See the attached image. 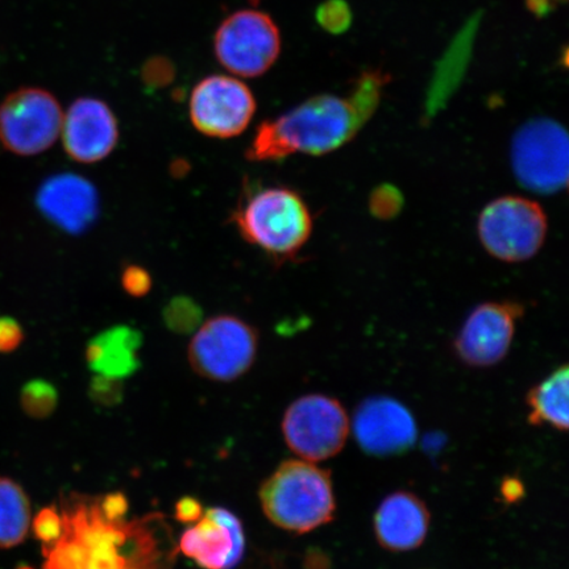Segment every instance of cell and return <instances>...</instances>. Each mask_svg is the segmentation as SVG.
I'll list each match as a JSON object with an SVG mask.
<instances>
[{"label": "cell", "mask_w": 569, "mask_h": 569, "mask_svg": "<svg viewBox=\"0 0 569 569\" xmlns=\"http://www.w3.org/2000/svg\"><path fill=\"white\" fill-rule=\"evenodd\" d=\"M523 315L516 302H487L466 319L455 339V352L469 367L487 368L507 358L513 343L517 320Z\"/></svg>", "instance_id": "12"}, {"label": "cell", "mask_w": 569, "mask_h": 569, "mask_svg": "<svg viewBox=\"0 0 569 569\" xmlns=\"http://www.w3.org/2000/svg\"><path fill=\"white\" fill-rule=\"evenodd\" d=\"M63 113L52 92L20 88L0 104V142L18 156L48 151L61 134Z\"/></svg>", "instance_id": "10"}, {"label": "cell", "mask_w": 569, "mask_h": 569, "mask_svg": "<svg viewBox=\"0 0 569 569\" xmlns=\"http://www.w3.org/2000/svg\"><path fill=\"white\" fill-rule=\"evenodd\" d=\"M122 287L128 296L144 297L151 291L152 277L144 268L130 266L122 274Z\"/></svg>", "instance_id": "25"}, {"label": "cell", "mask_w": 569, "mask_h": 569, "mask_svg": "<svg viewBox=\"0 0 569 569\" xmlns=\"http://www.w3.org/2000/svg\"><path fill=\"white\" fill-rule=\"evenodd\" d=\"M258 350L254 327L238 317L219 316L197 331L189 346V361L204 379L229 382L249 371Z\"/></svg>", "instance_id": "8"}, {"label": "cell", "mask_w": 569, "mask_h": 569, "mask_svg": "<svg viewBox=\"0 0 569 569\" xmlns=\"http://www.w3.org/2000/svg\"><path fill=\"white\" fill-rule=\"evenodd\" d=\"M244 549L243 526L222 508L206 510L180 540V550L203 569H232L240 563Z\"/></svg>", "instance_id": "15"}, {"label": "cell", "mask_w": 569, "mask_h": 569, "mask_svg": "<svg viewBox=\"0 0 569 569\" xmlns=\"http://www.w3.org/2000/svg\"><path fill=\"white\" fill-rule=\"evenodd\" d=\"M232 222L247 243L279 260L293 258L312 232L309 206L297 191L281 187L247 196L233 211Z\"/></svg>", "instance_id": "4"}, {"label": "cell", "mask_w": 569, "mask_h": 569, "mask_svg": "<svg viewBox=\"0 0 569 569\" xmlns=\"http://www.w3.org/2000/svg\"><path fill=\"white\" fill-rule=\"evenodd\" d=\"M202 505L193 497H183L176 503L174 517L182 523L197 522L202 515Z\"/></svg>", "instance_id": "30"}, {"label": "cell", "mask_w": 569, "mask_h": 569, "mask_svg": "<svg viewBox=\"0 0 569 569\" xmlns=\"http://www.w3.org/2000/svg\"><path fill=\"white\" fill-rule=\"evenodd\" d=\"M383 87L382 74L368 73L348 97H312L280 118L266 120L256 130L247 159L273 162L297 153L323 156L337 151L373 116Z\"/></svg>", "instance_id": "1"}, {"label": "cell", "mask_w": 569, "mask_h": 569, "mask_svg": "<svg viewBox=\"0 0 569 569\" xmlns=\"http://www.w3.org/2000/svg\"><path fill=\"white\" fill-rule=\"evenodd\" d=\"M262 510L279 528L305 533L330 523L337 502L331 475L308 460H288L260 489Z\"/></svg>", "instance_id": "3"}, {"label": "cell", "mask_w": 569, "mask_h": 569, "mask_svg": "<svg viewBox=\"0 0 569 569\" xmlns=\"http://www.w3.org/2000/svg\"><path fill=\"white\" fill-rule=\"evenodd\" d=\"M61 517L62 537L44 553L42 569H166L173 560L160 537V516L131 523L110 521L99 500L83 498Z\"/></svg>", "instance_id": "2"}, {"label": "cell", "mask_w": 569, "mask_h": 569, "mask_svg": "<svg viewBox=\"0 0 569 569\" xmlns=\"http://www.w3.org/2000/svg\"><path fill=\"white\" fill-rule=\"evenodd\" d=\"M102 513L110 521L123 519L128 511L127 497L123 493L107 495L103 500H99Z\"/></svg>", "instance_id": "29"}, {"label": "cell", "mask_w": 569, "mask_h": 569, "mask_svg": "<svg viewBox=\"0 0 569 569\" xmlns=\"http://www.w3.org/2000/svg\"><path fill=\"white\" fill-rule=\"evenodd\" d=\"M517 181L533 193L550 196L567 189L569 140L563 126L537 118L516 132L510 147Z\"/></svg>", "instance_id": "5"}, {"label": "cell", "mask_w": 569, "mask_h": 569, "mask_svg": "<svg viewBox=\"0 0 569 569\" xmlns=\"http://www.w3.org/2000/svg\"><path fill=\"white\" fill-rule=\"evenodd\" d=\"M63 148L71 160L102 161L116 149L119 127L110 106L97 98H78L62 120Z\"/></svg>", "instance_id": "14"}, {"label": "cell", "mask_w": 569, "mask_h": 569, "mask_svg": "<svg viewBox=\"0 0 569 569\" xmlns=\"http://www.w3.org/2000/svg\"><path fill=\"white\" fill-rule=\"evenodd\" d=\"M251 2H253V3H258V2H259V0H251Z\"/></svg>", "instance_id": "33"}, {"label": "cell", "mask_w": 569, "mask_h": 569, "mask_svg": "<svg viewBox=\"0 0 569 569\" xmlns=\"http://www.w3.org/2000/svg\"><path fill=\"white\" fill-rule=\"evenodd\" d=\"M32 531L42 545V553L51 550L59 542L63 532L62 517L56 508L49 507L39 511L33 518Z\"/></svg>", "instance_id": "23"}, {"label": "cell", "mask_w": 569, "mask_h": 569, "mask_svg": "<svg viewBox=\"0 0 569 569\" xmlns=\"http://www.w3.org/2000/svg\"><path fill=\"white\" fill-rule=\"evenodd\" d=\"M36 204L42 217L63 232L88 231L99 216L98 191L87 178L62 173L42 182Z\"/></svg>", "instance_id": "16"}, {"label": "cell", "mask_w": 569, "mask_h": 569, "mask_svg": "<svg viewBox=\"0 0 569 569\" xmlns=\"http://www.w3.org/2000/svg\"><path fill=\"white\" fill-rule=\"evenodd\" d=\"M24 332L16 319L0 317V353H10L23 343Z\"/></svg>", "instance_id": "27"}, {"label": "cell", "mask_w": 569, "mask_h": 569, "mask_svg": "<svg viewBox=\"0 0 569 569\" xmlns=\"http://www.w3.org/2000/svg\"><path fill=\"white\" fill-rule=\"evenodd\" d=\"M57 402L59 395L52 383L46 380H32L21 389V409L32 418H48L56 410Z\"/></svg>", "instance_id": "21"}, {"label": "cell", "mask_w": 569, "mask_h": 569, "mask_svg": "<svg viewBox=\"0 0 569 569\" xmlns=\"http://www.w3.org/2000/svg\"><path fill=\"white\" fill-rule=\"evenodd\" d=\"M401 196L396 190L381 189L372 197V210L379 217H391L400 209Z\"/></svg>", "instance_id": "28"}, {"label": "cell", "mask_w": 569, "mask_h": 569, "mask_svg": "<svg viewBox=\"0 0 569 569\" xmlns=\"http://www.w3.org/2000/svg\"><path fill=\"white\" fill-rule=\"evenodd\" d=\"M141 341L138 330L128 326L112 327L88 345V365L98 375L123 380L138 371Z\"/></svg>", "instance_id": "18"}, {"label": "cell", "mask_w": 569, "mask_h": 569, "mask_svg": "<svg viewBox=\"0 0 569 569\" xmlns=\"http://www.w3.org/2000/svg\"><path fill=\"white\" fill-rule=\"evenodd\" d=\"M90 390L94 400L103 405L117 403L120 397H122V383H120V380L101 375L91 382Z\"/></svg>", "instance_id": "26"}, {"label": "cell", "mask_w": 569, "mask_h": 569, "mask_svg": "<svg viewBox=\"0 0 569 569\" xmlns=\"http://www.w3.org/2000/svg\"><path fill=\"white\" fill-rule=\"evenodd\" d=\"M501 493L508 502H516L525 493L522 482L517 479H507L501 487Z\"/></svg>", "instance_id": "31"}, {"label": "cell", "mask_w": 569, "mask_h": 569, "mask_svg": "<svg viewBox=\"0 0 569 569\" xmlns=\"http://www.w3.org/2000/svg\"><path fill=\"white\" fill-rule=\"evenodd\" d=\"M549 223L546 212L531 199L505 196L480 213L478 232L489 254L505 262H523L543 247Z\"/></svg>", "instance_id": "6"}, {"label": "cell", "mask_w": 569, "mask_h": 569, "mask_svg": "<svg viewBox=\"0 0 569 569\" xmlns=\"http://www.w3.org/2000/svg\"><path fill=\"white\" fill-rule=\"evenodd\" d=\"M284 442L302 460L325 461L343 450L350 419L341 403L329 396L298 398L284 412Z\"/></svg>", "instance_id": "9"}, {"label": "cell", "mask_w": 569, "mask_h": 569, "mask_svg": "<svg viewBox=\"0 0 569 569\" xmlns=\"http://www.w3.org/2000/svg\"><path fill=\"white\" fill-rule=\"evenodd\" d=\"M533 2L537 3V9H539V6L540 4H545L546 7L549 6V3L551 2V0H533Z\"/></svg>", "instance_id": "32"}, {"label": "cell", "mask_w": 569, "mask_h": 569, "mask_svg": "<svg viewBox=\"0 0 569 569\" xmlns=\"http://www.w3.org/2000/svg\"><path fill=\"white\" fill-rule=\"evenodd\" d=\"M168 329L178 333L194 331L202 322V309L188 297L173 298L163 310Z\"/></svg>", "instance_id": "22"}, {"label": "cell", "mask_w": 569, "mask_h": 569, "mask_svg": "<svg viewBox=\"0 0 569 569\" xmlns=\"http://www.w3.org/2000/svg\"><path fill=\"white\" fill-rule=\"evenodd\" d=\"M32 522L31 503L18 482L0 478V550L23 543Z\"/></svg>", "instance_id": "20"}, {"label": "cell", "mask_w": 569, "mask_h": 569, "mask_svg": "<svg viewBox=\"0 0 569 569\" xmlns=\"http://www.w3.org/2000/svg\"><path fill=\"white\" fill-rule=\"evenodd\" d=\"M191 123L204 137L231 139L247 130L256 112L251 89L238 78L216 74L203 78L191 91Z\"/></svg>", "instance_id": "11"}, {"label": "cell", "mask_w": 569, "mask_h": 569, "mask_svg": "<svg viewBox=\"0 0 569 569\" xmlns=\"http://www.w3.org/2000/svg\"><path fill=\"white\" fill-rule=\"evenodd\" d=\"M220 66L243 78L266 74L281 53V33L266 12L240 10L227 17L213 36Z\"/></svg>", "instance_id": "7"}, {"label": "cell", "mask_w": 569, "mask_h": 569, "mask_svg": "<svg viewBox=\"0 0 569 569\" xmlns=\"http://www.w3.org/2000/svg\"><path fill=\"white\" fill-rule=\"evenodd\" d=\"M176 69L166 57H153L142 68V81L148 88L160 89L173 81Z\"/></svg>", "instance_id": "24"}, {"label": "cell", "mask_w": 569, "mask_h": 569, "mask_svg": "<svg viewBox=\"0 0 569 569\" xmlns=\"http://www.w3.org/2000/svg\"><path fill=\"white\" fill-rule=\"evenodd\" d=\"M373 525L376 538L383 549L411 551L425 542L430 529V513L421 498L401 490L383 498Z\"/></svg>", "instance_id": "17"}, {"label": "cell", "mask_w": 569, "mask_h": 569, "mask_svg": "<svg viewBox=\"0 0 569 569\" xmlns=\"http://www.w3.org/2000/svg\"><path fill=\"white\" fill-rule=\"evenodd\" d=\"M352 430L362 451L381 458L409 451L418 437L410 410L386 396L372 397L359 405Z\"/></svg>", "instance_id": "13"}, {"label": "cell", "mask_w": 569, "mask_h": 569, "mask_svg": "<svg viewBox=\"0 0 569 569\" xmlns=\"http://www.w3.org/2000/svg\"><path fill=\"white\" fill-rule=\"evenodd\" d=\"M568 391L569 369L563 366L529 391V422L566 432L569 423Z\"/></svg>", "instance_id": "19"}]
</instances>
